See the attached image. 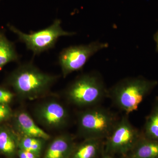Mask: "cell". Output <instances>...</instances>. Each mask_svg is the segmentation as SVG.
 Listing matches in <instances>:
<instances>
[{"label":"cell","instance_id":"7a4b0ae2","mask_svg":"<svg viewBox=\"0 0 158 158\" xmlns=\"http://www.w3.org/2000/svg\"><path fill=\"white\" fill-rule=\"evenodd\" d=\"M108 91L102 77L93 73L77 78L68 88L67 95L74 104L86 106L98 103L108 95Z\"/></svg>","mask_w":158,"mask_h":158},{"label":"cell","instance_id":"6da1fadb","mask_svg":"<svg viewBox=\"0 0 158 158\" xmlns=\"http://www.w3.org/2000/svg\"><path fill=\"white\" fill-rule=\"evenodd\" d=\"M156 81L141 77L126 78L108 90V95L126 115L138 110L144 98L157 85Z\"/></svg>","mask_w":158,"mask_h":158},{"label":"cell","instance_id":"5b68a950","mask_svg":"<svg viewBox=\"0 0 158 158\" xmlns=\"http://www.w3.org/2000/svg\"><path fill=\"white\" fill-rule=\"evenodd\" d=\"M131 124L127 115L116 123L104 143V152L111 155L127 156L142 136Z\"/></svg>","mask_w":158,"mask_h":158},{"label":"cell","instance_id":"9a60e30c","mask_svg":"<svg viewBox=\"0 0 158 158\" xmlns=\"http://www.w3.org/2000/svg\"><path fill=\"white\" fill-rule=\"evenodd\" d=\"M17 59L13 45L6 37L0 36V70L7 63Z\"/></svg>","mask_w":158,"mask_h":158},{"label":"cell","instance_id":"3957f363","mask_svg":"<svg viewBox=\"0 0 158 158\" xmlns=\"http://www.w3.org/2000/svg\"><path fill=\"white\" fill-rule=\"evenodd\" d=\"M56 77L44 73L31 65L19 67L11 78V85L19 94L32 99L48 90Z\"/></svg>","mask_w":158,"mask_h":158},{"label":"cell","instance_id":"ac0fdd59","mask_svg":"<svg viewBox=\"0 0 158 158\" xmlns=\"http://www.w3.org/2000/svg\"><path fill=\"white\" fill-rule=\"evenodd\" d=\"M11 114V110L8 105L0 104V123L8 119Z\"/></svg>","mask_w":158,"mask_h":158},{"label":"cell","instance_id":"2e32d148","mask_svg":"<svg viewBox=\"0 0 158 158\" xmlns=\"http://www.w3.org/2000/svg\"><path fill=\"white\" fill-rule=\"evenodd\" d=\"M43 139L35 137L24 136L19 145L20 149L33 153L38 157L42 148Z\"/></svg>","mask_w":158,"mask_h":158},{"label":"cell","instance_id":"e0dca14e","mask_svg":"<svg viewBox=\"0 0 158 158\" xmlns=\"http://www.w3.org/2000/svg\"><path fill=\"white\" fill-rule=\"evenodd\" d=\"M13 94L9 90L0 88V104L7 105L11 102Z\"/></svg>","mask_w":158,"mask_h":158},{"label":"cell","instance_id":"277c9868","mask_svg":"<svg viewBox=\"0 0 158 158\" xmlns=\"http://www.w3.org/2000/svg\"><path fill=\"white\" fill-rule=\"evenodd\" d=\"M117 121L115 116L109 110L94 108L80 115L79 131L86 139L103 140L109 136Z\"/></svg>","mask_w":158,"mask_h":158},{"label":"cell","instance_id":"44dd1931","mask_svg":"<svg viewBox=\"0 0 158 158\" xmlns=\"http://www.w3.org/2000/svg\"><path fill=\"white\" fill-rule=\"evenodd\" d=\"M154 40H155L156 44V52H158V31L154 35Z\"/></svg>","mask_w":158,"mask_h":158},{"label":"cell","instance_id":"8992f818","mask_svg":"<svg viewBox=\"0 0 158 158\" xmlns=\"http://www.w3.org/2000/svg\"><path fill=\"white\" fill-rule=\"evenodd\" d=\"M9 27L25 44L27 48L35 55L52 48L59 37L72 36L76 34L74 32L64 31L59 19L55 20L48 27L30 34L23 33L12 26L9 25Z\"/></svg>","mask_w":158,"mask_h":158},{"label":"cell","instance_id":"52a82bcc","mask_svg":"<svg viewBox=\"0 0 158 158\" xmlns=\"http://www.w3.org/2000/svg\"><path fill=\"white\" fill-rule=\"evenodd\" d=\"M108 47L107 43L94 41L87 44L72 46L62 50L59 55V63L63 76L81 70L94 55Z\"/></svg>","mask_w":158,"mask_h":158},{"label":"cell","instance_id":"7402d4cb","mask_svg":"<svg viewBox=\"0 0 158 158\" xmlns=\"http://www.w3.org/2000/svg\"><path fill=\"white\" fill-rule=\"evenodd\" d=\"M126 158H131L126 157Z\"/></svg>","mask_w":158,"mask_h":158},{"label":"cell","instance_id":"9c48e42d","mask_svg":"<svg viewBox=\"0 0 158 158\" xmlns=\"http://www.w3.org/2000/svg\"><path fill=\"white\" fill-rule=\"evenodd\" d=\"M103 140L86 139L74 147L69 158H99L104 151Z\"/></svg>","mask_w":158,"mask_h":158},{"label":"cell","instance_id":"30bf717a","mask_svg":"<svg viewBox=\"0 0 158 158\" xmlns=\"http://www.w3.org/2000/svg\"><path fill=\"white\" fill-rule=\"evenodd\" d=\"M18 128L24 136L35 137L47 140L50 136L35 123L33 119L25 112H21L16 118Z\"/></svg>","mask_w":158,"mask_h":158},{"label":"cell","instance_id":"ffe728a7","mask_svg":"<svg viewBox=\"0 0 158 158\" xmlns=\"http://www.w3.org/2000/svg\"><path fill=\"white\" fill-rule=\"evenodd\" d=\"M99 158H113V156L105 152H103L102 153L101 156Z\"/></svg>","mask_w":158,"mask_h":158},{"label":"cell","instance_id":"8fae6325","mask_svg":"<svg viewBox=\"0 0 158 158\" xmlns=\"http://www.w3.org/2000/svg\"><path fill=\"white\" fill-rule=\"evenodd\" d=\"M74 147L70 137L61 136L52 142L44 158H69Z\"/></svg>","mask_w":158,"mask_h":158},{"label":"cell","instance_id":"7c38bea8","mask_svg":"<svg viewBox=\"0 0 158 158\" xmlns=\"http://www.w3.org/2000/svg\"><path fill=\"white\" fill-rule=\"evenodd\" d=\"M126 157L158 158V140L146 138L142 135Z\"/></svg>","mask_w":158,"mask_h":158},{"label":"cell","instance_id":"5bb4252c","mask_svg":"<svg viewBox=\"0 0 158 158\" xmlns=\"http://www.w3.org/2000/svg\"><path fill=\"white\" fill-rule=\"evenodd\" d=\"M16 148V139L13 133L6 128H0V152L12 154Z\"/></svg>","mask_w":158,"mask_h":158},{"label":"cell","instance_id":"d6986e66","mask_svg":"<svg viewBox=\"0 0 158 158\" xmlns=\"http://www.w3.org/2000/svg\"><path fill=\"white\" fill-rule=\"evenodd\" d=\"M19 158H37L38 156L35 155L33 153L25 151L23 150L20 149L19 151Z\"/></svg>","mask_w":158,"mask_h":158},{"label":"cell","instance_id":"4fadbf2b","mask_svg":"<svg viewBox=\"0 0 158 158\" xmlns=\"http://www.w3.org/2000/svg\"><path fill=\"white\" fill-rule=\"evenodd\" d=\"M143 135L158 140V98L156 99L149 115L146 117Z\"/></svg>","mask_w":158,"mask_h":158},{"label":"cell","instance_id":"ba28073f","mask_svg":"<svg viewBox=\"0 0 158 158\" xmlns=\"http://www.w3.org/2000/svg\"><path fill=\"white\" fill-rule=\"evenodd\" d=\"M38 115L44 124L52 127L65 124L68 116L63 106L56 102H50L44 105L40 110Z\"/></svg>","mask_w":158,"mask_h":158}]
</instances>
